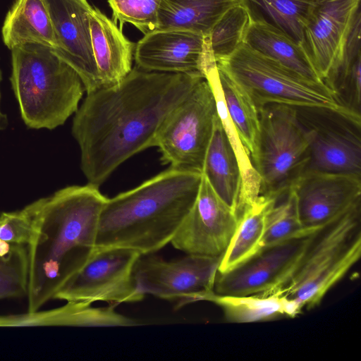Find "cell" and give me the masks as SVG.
I'll list each match as a JSON object with an SVG mask.
<instances>
[{
  "mask_svg": "<svg viewBox=\"0 0 361 361\" xmlns=\"http://www.w3.org/2000/svg\"><path fill=\"white\" fill-rule=\"evenodd\" d=\"M27 294V246L12 245L10 252L0 256V300Z\"/></svg>",
  "mask_w": 361,
  "mask_h": 361,
  "instance_id": "cell-31",
  "label": "cell"
},
{
  "mask_svg": "<svg viewBox=\"0 0 361 361\" xmlns=\"http://www.w3.org/2000/svg\"><path fill=\"white\" fill-rule=\"evenodd\" d=\"M302 224L319 229L361 202V176L306 171L291 186Z\"/></svg>",
  "mask_w": 361,
  "mask_h": 361,
  "instance_id": "cell-15",
  "label": "cell"
},
{
  "mask_svg": "<svg viewBox=\"0 0 361 361\" xmlns=\"http://www.w3.org/2000/svg\"><path fill=\"white\" fill-rule=\"evenodd\" d=\"M217 109L212 89L202 79L162 125L156 146L175 169L202 173Z\"/></svg>",
  "mask_w": 361,
  "mask_h": 361,
  "instance_id": "cell-9",
  "label": "cell"
},
{
  "mask_svg": "<svg viewBox=\"0 0 361 361\" xmlns=\"http://www.w3.org/2000/svg\"><path fill=\"white\" fill-rule=\"evenodd\" d=\"M216 62L247 92L257 110L267 103L346 109L325 82L311 80L243 43Z\"/></svg>",
  "mask_w": 361,
  "mask_h": 361,
  "instance_id": "cell-6",
  "label": "cell"
},
{
  "mask_svg": "<svg viewBox=\"0 0 361 361\" xmlns=\"http://www.w3.org/2000/svg\"><path fill=\"white\" fill-rule=\"evenodd\" d=\"M216 104L218 116L236 157L241 176V187L237 208L238 216L259 195L261 182L252 159L228 114L219 82L216 65L207 74Z\"/></svg>",
  "mask_w": 361,
  "mask_h": 361,
  "instance_id": "cell-27",
  "label": "cell"
},
{
  "mask_svg": "<svg viewBox=\"0 0 361 361\" xmlns=\"http://www.w3.org/2000/svg\"><path fill=\"white\" fill-rule=\"evenodd\" d=\"M250 20L271 25L303 46L304 28L317 0H238Z\"/></svg>",
  "mask_w": 361,
  "mask_h": 361,
  "instance_id": "cell-26",
  "label": "cell"
},
{
  "mask_svg": "<svg viewBox=\"0 0 361 361\" xmlns=\"http://www.w3.org/2000/svg\"><path fill=\"white\" fill-rule=\"evenodd\" d=\"M137 66L147 71L206 78L216 64L209 36L183 30H154L135 44Z\"/></svg>",
  "mask_w": 361,
  "mask_h": 361,
  "instance_id": "cell-13",
  "label": "cell"
},
{
  "mask_svg": "<svg viewBox=\"0 0 361 361\" xmlns=\"http://www.w3.org/2000/svg\"><path fill=\"white\" fill-rule=\"evenodd\" d=\"M250 18L239 3L229 8L213 27L210 44L216 61L233 53L243 43Z\"/></svg>",
  "mask_w": 361,
  "mask_h": 361,
  "instance_id": "cell-30",
  "label": "cell"
},
{
  "mask_svg": "<svg viewBox=\"0 0 361 361\" xmlns=\"http://www.w3.org/2000/svg\"><path fill=\"white\" fill-rule=\"evenodd\" d=\"M11 50V82L25 125L49 130L63 125L85 91L78 74L48 47L26 44Z\"/></svg>",
  "mask_w": 361,
  "mask_h": 361,
  "instance_id": "cell-4",
  "label": "cell"
},
{
  "mask_svg": "<svg viewBox=\"0 0 361 361\" xmlns=\"http://www.w3.org/2000/svg\"><path fill=\"white\" fill-rule=\"evenodd\" d=\"M217 70L228 114L252 159L259 131L257 108L242 86L218 67Z\"/></svg>",
  "mask_w": 361,
  "mask_h": 361,
  "instance_id": "cell-28",
  "label": "cell"
},
{
  "mask_svg": "<svg viewBox=\"0 0 361 361\" xmlns=\"http://www.w3.org/2000/svg\"><path fill=\"white\" fill-rule=\"evenodd\" d=\"M221 257L186 255L180 259L166 261L152 254L144 255L135 264L133 278L145 295L174 302L178 309L202 301L214 291Z\"/></svg>",
  "mask_w": 361,
  "mask_h": 361,
  "instance_id": "cell-11",
  "label": "cell"
},
{
  "mask_svg": "<svg viewBox=\"0 0 361 361\" xmlns=\"http://www.w3.org/2000/svg\"><path fill=\"white\" fill-rule=\"evenodd\" d=\"M259 131L252 162L260 195L276 197L305 172L309 141L294 106L267 103L259 110Z\"/></svg>",
  "mask_w": 361,
  "mask_h": 361,
  "instance_id": "cell-7",
  "label": "cell"
},
{
  "mask_svg": "<svg viewBox=\"0 0 361 361\" xmlns=\"http://www.w3.org/2000/svg\"><path fill=\"white\" fill-rule=\"evenodd\" d=\"M312 235L263 248L234 269L217 272L214 292L219 295H247L282 290L298 269Z\"/></svg>",
  "mask_w": 361,
  "mask_h": 361,
  "instance_id": "cell-12",
  "label": "cell"
},
{
  "mask_svg": "<svg viewBox=\"0 0 361 361\" xmlns=\"http://www.w3.org/2000/svg\"><path fill=\"white\" fill-rule=\"evenodd\" d=\"M112 10V20L134 25L144 35L157 29L161 0H107Z\"/></svg>",
  "mask_w": 361,
  "mask_h": 361,
  "instance_id": "cell-32",
  "label": "cell"
},
{
  "mask_svg": "<svg viewBox=\"0 0 361 361\" xmlns=\"http://www.w3.org/2000/svg\"><path fill=\"white\" fill-rule=\"evenodd\" d=\"M238 0H161L156 30H183L209 36Z\"/></svg>",
  "mask_w": 361,
  "mask_h": 361,
  "instance_id": "cell-24",
  "label": "cell"
},
{
  "mask_svg": "<svg viewBox=\"0 0 361 361\" xmlns=\"http://www.w3.org/2000/svg\"><path fill=\"white\" fill-rule=\"evenodd\" d=\"M203 300L218 305L226 319L233 323L265 322L283 316L295 317L302 310L281 290L247 295H219L213 291Z\"/></svg>",
  "mask_w": 361,
  "mask_h": 361,
  "instance_id": "cell-23",
  "label": "cell"
},
{
  "mask_svg": "<svg viewBox=\"0 0 361 361\" xmlns=\"http://www.w3.org/2000/svg\"><path fill=\"white\" fill-rule=\"evenodd\" d=\"M243 43L311 80L325 82L313 66L303 46L271 25L250 20Z\"/></svg>",
  "mask_w": 361,
  "mask_h": 361,
  "instance_id": "cell-20",
  "label": "cell"
},
{
  "mask_svg": "<svg viewBox=\"0 0 361 361\" xmlns=\"http://www.w3.org/2000/svg\"><path fill=\"white\" fill-rule=\"evenodd\" d=\"M294 108L309 141L305 172L361 176V115L326 106Z\"/></svg>",
  "mask_w": 361,
  "mask_h": 361,
  "instance_id": "cell-8",
  "label": "cell"
},
{
  "mask_svg": "<svg viewBox=\"0 0 361 361\" xmlns=\"http://www.w3.org/2000/svg\"><path fill=\"white\" fill-rule=\"evenodd\" d=\"M37 200L20 210L0 214V239L11 245L27 246L35 228Z\"/></svg>",
  "mask_w": 361,
  "mask_h": 361,
  "instance_id": "cell-33",
  "label": "cell"
},
{
  "mask_svg": "<svg viewBox=\"0 0 361 361\" xmlns=\"http://www.w3.org/2000/svg\"><path fill=\"white\" fill-rule=\"evenodd\" d=\"M276 197L260 195L239 215L236 228L219 263V273L243 264L262 250L268 212Z\"/></svg>",
  "mask_w": 361,
  "mask_h": 361,
  "instance_id": "cell-21",
  "label": "cell"
},
{
  "mask_svg": "<svg viewBox=\"0 0 361 361\" xmlns=\"http://www.w3.org/2000/svg\"><path fill=\"white\" fill-rule=\"evenodd\" d=\"M1 69H0V83H1Z\"/></svg>",
  "mask_w": 361,
  "mask_h": 361,
  "instance_id": "cell-36",
  "label": "cell"
},
{
  "mask_svg": "<svg viewBox=\"0 0 361 361\" xmlns=\"http://www.w3.org/2000/svg\"><path fill=\"white\" fill-rule=\"evenodd\" d=\"M56 40L54 52L78 74L87 94L102 87L91 42L87 0H43Z\"/></svg>",
  "mask_w": 361,
  "mask_h": 361,
  "instance_id": "cell-16",
  "label": "cell"
},
{
  "mask_svg": "<svg viewBox=\"0 0 361 361\" xmlns=\"http://www.w3.org/2000/svg\"><path fill=\"white\" fill-rule=\"evenodd\" d=\"M16 315L0 317V326H13Z\"/></svg>",
  "mask_w": 361,
  "mask_h": 361,
  "instance_id": "cell-34",
  "label": "cell"
},
{
  "mask_svg": "<svg viewBox=\"0 0 361 361\" xmlns=\"http://www.w3.org/2000/svg\"><path fill=\"white\" fill-rule=\"evenodd\" d=\"M109 307H94L85 302H67V304L51 311L24 315L23 326L57 325L83 327L133 326L137 321L125 317Z\"/></svg>",
  "mask_w": 361,
  "mask_h": 361,
  "instance_id": "cell-25",
  "label": "cell"
},
{
  "mask_svg": "<svg viewBox=\"0 0 361 361\" xmlns=\"http://www.w3.org/2000/svg\"><path fill=\"white\" fill-rule=\"evenodd\" d=\"M142 255L124 247H95L82 266L62 285L54 299L115 305L142 300L133 269Z\"/></svg>",
  "mask_w": 361,
  "mask_h": 361,
  "instance_id": "cell-10",
  "label": "cell"
},
{
  "mask_svg": "<svg viewBox=\"0 0 361 361\" xmlns=\"http://www.w3.org/2000/svg\"><path fill=\"white\" fill-rule=\"evenodd\" d=\"M203 78L135 67L117 84L87 94L72 134L89 183L99 187L125 161L156 146L167 117Z\"/></svg>",
  "mask_w": 361,
  "mask_h": 361,
  "instance_id": "cell-1",
  "label": "cell"
},
{
  "mask_svg": "<svg viewBox=\"0 0 361 361\" xmlns=\"http://www.w3.org/2000/svg\"><path fill=\"white\" fill-rule=\"evenodd\" d=\"M93 55L102 87L117 84L132 70L135 44L97 8L89 14Z\"/></svg>",
  "mask_w": 361,
  "mask_h": 361,
  "instance_id": "cell-18",
  "label": "cell"
},
{
  "mask_svg": "<svg viewBox=\"0 0 361 361\" xmlns=\"http://www.w3.org/2000/svg\"><path fill=\"white\" fill-rule=\"evenodd\" d=\"M361 255V202L312 236L295 272L282 293L307 310L318 306Z\"/></svg>",
  "mask_w": 361,
  "mask_h": 361,
  "instance_id": "cell-5",
  "label": "cell"
},
{
  "mask_svg": "<svg viewBox=\"0 0 361 361\" xmlns=\"http://www.w3.org/2000/svg\"><path fill=\"white\" fill-rule=\"evenodd\" d=\"M360 0H317L304 28L303 47L325 80L341 61Z\"/></svg>",
  "mask_w": 361,
  "mask_h": 361,
  "instance_id": "cell-17",
  "label": "cell"
},
{
  "mask_svg": "<svg viewBox=\"0 0 361 361\" xmlns=\"http://www.w3.org/2000/svg\"><path fill=\"white\" fill-rule=\"evenodd\" d=\"M4 44L9 49L37 44L54 50L56 40L43 0H16L8 11L1 30Z\"/></svg>",
  "mask_w": 361,
  "mask_h": 361,
  "instance_id": "cell-22",
  "label": "cell"
},
{
  "mask_svg": "<svg viewBox=\"0 0 361 361\" xmlns=\"http://www.w3.org/2000/svg\"><path fill=\"white\" fill-rule=\"evenodd\" d=\"M202 173L169 169L107 199L99 216L95 247H124L142 255L171 243L197 196Z\"/></svg>",
  "mask_w": 361,
  "mask_h": 361,
  "instance_id": "cell-3",
  "label": "cell"
},
{
  "mask_svg": "<svg viewBox=\"0 0 361 361\" xmlns=\"http://www.w3.org/2000/svg\"><path fill=\"white\" fill-rule=\"evenodd\" d=\"M12 245L0 239V256L3 257L7 255L11 249Z\"/></svg>",
  "mask_w": 361,
  "mask_h": 361,
  "instance_id": "cell-35",
  "label": "cell"
},
{
  "mask_svg": "<svg viewBox=\"0 0 361 361\" xmlns=\"http://www.w3.org/2000/svg\"><path fill=\"white\" fill-rule=\"evenodd\" d=\"M202 173L220 198L237 214L241 187L240 171L218 114L205 154Z\"/></svg>",
  "mask_w": 361,
  "mask_h": 361,
  "instance_id": "cell-19",
  "label": "cell"
},
{
  "mask_svg": "<svg viewBox=\"0 0 361 361\" xmlns=\"http://www.w3.org/2000/svg\"><path fill=\"white\" fill-rule=\"evenodd\" d=\"M319 229L309 228L302 224L290 188L276 197L268 212L262 249L308 237Z\"/></svg>",
  "mask_w": 361,
  "mask_h": 361,
  "instance_id": "cell-29",
  "label": "cell"
},
{
  "mask_svg": "<svg viewBox=\"0 0 361 361\" xmlns=\"http://www.w3.org/2000/svg\"><path fill=\"white\" fill-rule=\"evenodd\" d=\"M238 219L237 214L220 198L202 173L195 202L171 243L186 255L221 257Z\"/></svg>",
  "mask_w": 361,
  "mask_h": 361,
  "instance_id": "cell-14",
  "label": "cell"
},
{
  "mask_svg": "<svg viewBox=\"0 0 361 361\" xmlns=\"http://www.w3.org/2000/svg\"><path fill=\"white\" fill-rule=\"evenodd\" d=\"M107 199L88 183L37 200L34 233L27 245L29 313L54 299L90 255Z\"/></svg>",
  "mask_w": 361,
  "mask_h": 361,
  "instance_id": "cell-2",
  "label": "cell"
}]
</instances>
